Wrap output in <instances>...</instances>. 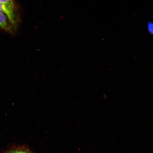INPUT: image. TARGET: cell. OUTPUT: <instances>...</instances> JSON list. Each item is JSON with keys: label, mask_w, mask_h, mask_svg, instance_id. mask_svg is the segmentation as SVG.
Wrapping results in <instances>:
<instances>
[{"label": "cell", "mask_w": 153, "mask_h": 153, "mask_svg": "<svg viewBox=\"0 0 153 153\" xmlns=\"http://www.w3.org/2000/svg\"><path fill=\"white\" fill-rule=\"evenodd\" d=\"M0 12L6 15L9 22L14 28L16 27L18 21V18L16 14V11L11 10L0 2Z\"/></svg>", "instance_id": "obj_1"}, {"label": "cell", "mask_w": 153, "mask_h": 153, "mask_svg": "<svg viewBox=\"0 0 153 153\" xmlns=\"http://www.w3.org/2000/svg\"><path fill=\"white\" fill-rule=\"evenodd\" d=\"M0 27L9 33H13L12 25L9 22L7 16L1 12H0Z\"/></svg>", "instance_id": "obj_2"}, {"label": "cell", "mask_w": 153, "mask_h": 153, "mask_svg": "<svg viewBox=\"0 0 153 153\" xmlns=\"http://www.w3.org/2000/svg\"><path fill=\"white\" fill-rule=\"evenodd\" d=\"M6 153H34L28 148L24 147H20L9 151Z\"/></svg>", "instance_id": "obj_3"}, {"label": "cell", "mask_w": 153, "mask_h": 153, "mask_svg": "<svg viewBox=\"0 0 153 153\" xmlns=\"http://www.w3.org/2000/svg\"><path fill=\"white\" fill-rule=\"evenodd\" d=\"M0 2L3 4L11 10L16 11V8L13 0H0Z\"/></svg>", "instance_id": "obj_4"}, {"label": "cell", "mask_w": 153, "mask_h": 153, "mask_svg": "<svg viewBox=\"0 0 153 153\" xmlns=\"http://www.w3.org/2000/svg\"><path fill=\"white\" fill-rule=\"evenodd\" d=\"M148 28L149 31L151 34H152L153 31V25L152 22H149L148 24Z\"/></svg>", "instance_id": "obj_5"}]
</instances>
